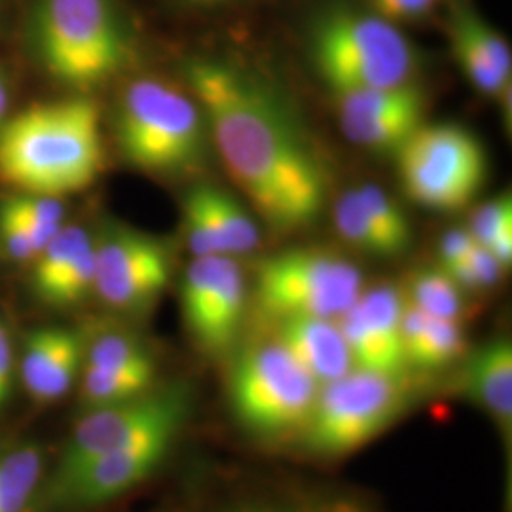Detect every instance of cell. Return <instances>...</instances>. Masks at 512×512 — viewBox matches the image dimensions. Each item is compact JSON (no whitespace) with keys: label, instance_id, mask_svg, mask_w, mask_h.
<instances>
[{"label":"cell","instance_id":"6da1fadb","mask_svg":"<svg viewBox=\"0 0 512 512\" xmlns=\"http://www.w3.org/2000/svg\"><path fill=\"white\" fill-rule=\"evenodd\" d=\"M194 99L230 177L274 230L310 224L325 205L323 167L274 93L232 65L186 67Z\"/></svg>","mask_w":512,"mask_h":512},{"label":"cell","instance_id":"7a4b0ae2","mask_svg":"<svg viewBox=\"0 0 512 512\" xmlns=\"http://www.w3.org/2000/svg\"><path fill=\"white\" fill-rule=\"evenodd\" d=\"M103 162L101 116L90 99L38 103L0 128V179L25 194L59 200L82 192Z\"/></svg>","mask_w":512,"mask_h":512},{"label":"cell","instance_id":"3957f363","mask_svg":"<svg viewBox=\"0 0 512 512\" xmlns=\"http://www.w3.org/2000/svg\"><path fill=\"white\" fill-rule=\"evenodd\" d=\"M311 59L334 95L414 82L416 50L403 31L374 12L334 6L311 25Z\"/></svg>","mask_w":512,"mask_h":512},{"label":"cell","instance_id":"277c9868","mask_svg":"<svg viewBox=\"0 0 512 512\" xmlns=\"http://www.w3.org/2000/svg\"><path fill=\"white\" fill-rule=\"evenodd\" d=\"M31 38L57 80L90 88L120 73L131 38L112 0H35Z\"/></svg>","mask_w":512,"mask_h":512},{"label":"cell","instance_id":"5b68a950","mask_svg":"<svg viewBox=\"0 0 512 512\" xmlns=\"http://www.w3.org/2000/svg\"><path fill=\"white\" fill-rule=\"evenodd\" d=\"M207 135L198 101L154 78L135 80L116 112V137L124 158L150 173L198 167L205 160Z\"/></svg>","mask_w":512,"mask_h":512},{"label":"cell","instance_id":"8992f818","mask_svg":"<svg viewBox=\"0 0 512 512\" xmlns=\"http://www.w3.org/2000/svg\"><path fill=\"white\" fill-rule=\"evenodd\" d=\"M395 154L406 194L435 211H458L486 183V150L458 124H421Z\"/></svg>","mask_w":512,"mask_h":512},{"label":"cell","instance_id":"52a82bcc","mask_svg":"<svg viewBox=\"0 0 512 512\" xmlns=\"http://www.w3.org/2000/svg\"><path fill=\"white\" fill-rule=\"evenodd\" d=\"M363 293V277L346 258L319 249H291L264 260L256 304L279 321L294 317L340 319Z\"/></svg>","mask_w":512,"mask_h":512},{"label":"cell","instance_id":"ba28073f","mask_svg":"<svg viewBox=\"0 0 512 512\" xmlns=\"http://www.w3.org/2000/svg\"><path fill=\"white\" fill-rule=\"evenodd\" d=\"M404 389L399 376L353 368L317 393L310 418V444L325 454L361 448L399 414Z\"/></svg>","mask_w":512,"mask_h":512},{"label":"cell","instance_id":"9c48e42d","mask_svg":"<svg viewBox=\"0 0 512 512\" xmlns=\"http://www.w3.org/2000/svg\"><path fill=\"white\" fill-rule=\"evenodd\" d=\"M319 385L279 342L249 349L232 376V403L262 433L293 429L310 418Z\"/></svg>","mask_w":512,"mask_h":512},{"label":"cell","instance_id":"30bf717a","mask_svg":"<svg viewBox=\"0 0 512 512\" xmlns=\"http://www.w3.org/2000/svg\"><path fill=\"white\" fill-rule=\"evenodd\" d=\"M186 410L183 389H165L126 403L95 408L67 442L54 480L71 475L88 461L124 448L162 429H179Z\"/></svg>","mask_w":512,"mask_h":512},{"label":"cell","instance_id":"8fae6325","mask_svg":"<svg viewBox=\"0 0 512 512\" xmlns=\"http://www.w3.org/2000/svg\"><path fill=\"white\" fill-rule=\"evenodd\" d=\"M171 258L160 239L114 230L95 239V291L116 310H139L162 293Z\"/></svg>","mask_w":512,"mask_h":512},{"label":"cell","instance_id":"7c38bea8","mask_svg":"<svg viewBox=\"0 0 512 512\" xmlns=\"http://www.w3.org/2000/svg\"><path fill=\"white\" fill-rule=\"evenodd\" d=\"M183 313L192 336L224 351L238 336L245 310V277L232 256H196L183 279Z\"/></svg>","mask_w":512,"mask_h":512},{"label":"cell","instance_id":"4fadbf2b","mask_svg":"<svg viewBox=\"0 0 512 512\" xmlns=\"http://www.w3.org/2000/svg\"><path fill=\"white\" fill-rule=\"evenodd\" d=\"M177 429H162L88 461L71 475L52 480L50 501L61 507H84L124 494L145 480L171 444Z\"/></svg>","mask_w":512,"mask_h":512},{"label":"cell","instance_id":"5bb4252c","mask_svg":"<svg viewBox=\"0 0 512 512\" xmlns=\"http://www.w3.org/2000/svg\"><path fill=\"white\" fill-rule=\"evenodd\" d=\"M344 135L357 147L397 152L423 124L425 95L412 82L334 95Z\"/></svg>","mask_w":512,"mask_h":512},{"label":"cell","instance_id":"9a60e30c","mask_svg":"<svg viewBox=\"0 0 512 512\" xmlns=\"http://www.w3.org/2000/svg\"><path fill=\"white\" fill-rule=\"evenodd\" d=\"M403 296L393 287H376L361 293L359 300L340 319L353 368L401 376L406 368L403 346Z\"/></svg>","mask_w":512,"mask_h":512},{"label":"cell","instance_id":"2e32d148","mask_svg":"<svg viewBox=\"0 0 512 512\" xmlns=\"http://www.w3.org/2000/svg\"><path fill=\"white\" fill-rule=\"evenodd\" d=\"M184 226L194 256L245 255L260 241L255 219L215 184H198L188 192Z\"/></svg>","mask_w":512,"mask_h":512},{"label":"cell","instance_id":"e0dca14e","mask_svg":"<svg viewBox=\"0 0 512 512\" xmlns=\"http://www.w3.org/2000/svg\"><path fill=\"white\" fill-rule=\"evenodd\" d=\"M448 37L461 71L484 95L511 90L512 55L507 40L473 8L458 4L448 19Z\"/></svg>","mask_w":512,"mask_h":512},{"label":"cell","instance_id":"ac0fdd59","mask_svg":"<svg viewBox=\"0 0 512 512\" xmlns=\"http://www.w3.org/2000/svg\"><path fill=\"white\" fill-rule=\"evenodd\" d=\"M82 353V338L73 330L50 327L33 332L21 357V378L31 397L40 403L63 397L73 385Z\"/></svg>","mask_w":512,"mask_h":512},{"label":"cell","instance_id":"d6986e66","mask_svg":"<svg viewBox=\"0 0 512 512\" xmlns=\"http://www.w3.org/2000/svg\"><path fill=\"white\" fill-rule=\"evenodd\" d=\"M319 387L353 370L344 334L334 319L294 317L281 321L277 340Z\"/></svg>","mask_w":512,"mask_h":512},{"label":"cell","instance_id":"ffe728a7","mask_svg":"<svg viewBox=\"0 0 512 512\" xmlns=\"http://www.w3.org/2000/svg\"><path fill=\"white\" fill-rule=\"evenodd\" d=\"M463 342L458 321L431 317L412 304L404 306L403 346L408 365L421 368L446 365L458 357Z\"/></svg>","mask_w":512,"mask_h":512},{"label":"cell","instance_id":"44dd1931","mask_svg":"<svg viewBox=\"0 0 512 512\" xmlns=\"http://www.w3.org/2000/svg\"><path fill=\"white\" fill-rule=\"evenodd\" d=\"M469 391L495 420H512V348L507 340H495L476 351L469 372Z\"/></svg>","mask_w":512,"mask_h":512},{"label":"cell","instance_id":"7402d4cb","mask_svg":"<svg viewBox=\"0 0 512 512\" xmlns=\"http://www.w3.org/2000/svg\"><path fill=\"white\" fill-rule=\"evenodd\" d=\"M42 476V452L25 442L0 452V512H25Z\"/></svg>","mask_w":512,"mask_h":512},{"label":"cell","instance_id":"603a6c76","mask_svg":"<svg viewBox=\"0 0 512 512\" xmlns=\"http://www.w3.org/2000/svg\"><path fill=\"white\" fill-rule=\"evenodd\" d=\"M92 239V236L80 226H63L35 256L33 287L35 293L46 304H50V298L54 296L57 285L73 268L76 258Z\"/></svg>","mask_w":512,"mask_h":512},{"label":"cell","instance_id":"cb8c5ba5","mask_svg":"<svg viewBox=\"0 0 512 512\" xmlns=\"http://www.w3.org/2000/svg\"><path fill=\"white\" fill-rule=\"evenodd\" d=\"M355 194L365 209L366 217L384 236L391 253H404L412 239V226L403 207L376 184H361L355 188Z\"/></svg>","mask_w":512,"mask_h":512},{"label":"cell","instance_id":"d4e9b609","mask_svg":"<svg viewBox=\"0 0 512 512\" xmlns=\"http://www.w3.org/2000/svg\"><path fill=\"white\" fill-rule=\"evenodd\" d=\"M152 378L154 376L141 374V372H126V370L88 365L84 372L82 395H84V401L93 408L126 403L147 393Z\"/></svg>","mask_w":512,"mask_h":512},{"label":"cell","instance_id":"484cf974","mask_svg":"<svg viewBox=\"0 0 512 512\" xmlns=\"http://www.w3.org/2000/svg\"><path fill=\"white\" fill-rule=\"evenodd\" d=\"M458 283L440 270H421L410 279V304L437 317L458 321L461 315V291Z\"/></svg>","mask_w":512,"mask_h":512},{"label":"cell","instance_id":"4316f807","mask_svg":"<svg viewBox=\"0 0 512 512\" xmlns=\"http://www.w3.org/2000/svg\"><path fill=\"white\" fill-rule=\"evenodd\" d=\"M334 224L338 234L349 245L370 255L393 256L384 236L366 217L365 209L355 194V188L348 190L334 205Z\"/></svg>","mask_w":512,"mask_h":512},{"label":"cell","instance_id":"83f0119b","mask_svg":"<svg viewBox=\"0 0 512 512\" xmlns=\"http://www.w3.org/2000/svg\"><path fill=\"white\" fill-rule=\"evenodd\" d=\"M88 365L154 376V363L147 349L124 334H105L97 338L88 351Z\"/></svg>","mask_w":512,"mask_h":512},{"label":"cell","instance_id":"f1b7e54d","mask_svg":"<svg viewBox=\"0 0 512 512\" xmlns=\"http://www.w3.org/2000/svg\"><path fill=\"white\" fill-rule=\"evenodd\" d=\"M8 202L12 203L14 211L18 213L19 219L25 224L29 236L37 245L38 253L63 228L65 211L57 198L37 196V194H21V196L10 198Z\"/></svg>","mask_w":512,"mask_h":512},{"label":"cell","instance_id":"f546056e","mask_svg":"<svg viewBox=\"0 0 512 512\" xmlns=\"http://www.w3.org/2000/svg\"><path fill=\"white\" fill-rule=\"evenodd\" d=\"M509 230H512L511 194H503L478 207L469 226V234L484 247Z\"/></svg>","mask_w":512,"mask_h":512},{"label":"cell","instance_id":"4dcf8cb0","mask_svg":"<svg viewBox=\"0 0 512 512\" xmlns=\"http://www.w3.org/2000/svg\"><path fill=\"white\" fill-rule=\"evenodd\" d=\"M0 236L4 239L8 255L16 260H35L38 255L37 245L29 236L25 224L21 222L12 203L2 202L0 205Z\"/></svg>","mask_w":512,"mask_h":512},{"label":"cell","instance_id":"1f68e13d","mask_svg":"<svg viewBox=\"0 0 512 512\" xmlns=\"http://www.w3.org/2000/svg\"><path fill=\"white\" fill-rule=\"evenodd\" d=\"M374 14L387 21H401V19H416L429 14L437 0H370Z\"/></svg>","mask_w":512,"mask_h":512},{"label":"cell","instance_id":"d6a6232c","mask_svg":"<svg viewBox=\"0 0 512 512\" xmlns=\"http://www.w3.org/2000/svg\"><path fill=\"white\" fill-rule=\"evenodd\" d=\"M467 264L475 275L476 287H490L501 277L505 266L492 255V251L484 245L476 243L473 251L467 256Z\"/></svg>","mask_w":512,"mask_h":512},{"label":"cell","instance_id":"836d02e7","mask_svg":"<svg viewBox=\"0 0 512 512\" xmlns=\"http://www.w3.org/2000/svg\"><path fill=\"white\" fill-rule=\"evenodd\" d=\"M475 245L476 241L469 234V230L454 228V230L446 232L440 239V268H446L450 264H456L459 260H465Z\"/></svg>","mask_w":512,"mask_h":512},{"label":"cell","instance_id":"e575fe53","mask_svg":"<svg viewBox=\"0 0 512 512\" xmlns=\"http://www.w3.org/2000/svg\"><path fill=\"white\" fill-rule=\"evenodd\" d=\"M12 366H14V355H12V342L8 336V330L0 323V406L6 401L12 384Z\"/></svg>","mask_w":512,"mask_h":512},{"label":"cell","instance_id":"d590c367","mask_svg":"<svg viewBox=\"0 0 512 512\" xmlns=\"http://www.w3.org/2000/svg\"><path fill=\"white\" fill-rule=\"evenodd\" d=\"M488 249L492 251V255L503 264V266H509L512 260V230L501 234L499 238H495Z\"/></svg>","mask_w":512,"mask_h":512},{"label":"cell","instance_id":"8d00e7d4","mask_svg":"<svg viewBox=\"0 0 512 512\" xmlns=\"http://www.w3.org/2000/svg\"><path fill=\"white\" fill-rule=\"evenodd\" d=\"M8 103H10V92H8V78L4 71L0 69V128L4 124V116L8 110Z\"/></svg>","mask_w":512,"mask_h":512},{"label":"cell","instance_id":"74e56055","mask_svg":"<svg viewBox=\"0 0 512 512\" xmlns=\"http://www.w3.org/2000/svg\"><path fill=\"white\" fill-rule=\"evenodd\" d=\"M202 2H215V0H202Z\"/></svg>","mask_w":512,"mask_h":512}]
</instances>
